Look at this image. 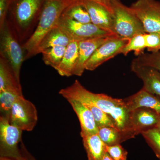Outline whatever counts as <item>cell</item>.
I'll list each match as a JSON object with an SVG mask.
<instances>
[{
	"mask_svg": "<svg viewBox=\"0 0 160 160\" xmlns=\"http://www.w3.org/2000/svg\"><path fill=\"white\" fill-rule=\"evenodd\" d=\"M59 93L66 100L88 102L97 106L109 115L117 129L122 134L124 142L132 138L129 128V113L124 100L114 98L103 93L89 91L76 80L71 86L61 89Z\"/></svg>",
	"mask_w": 160,
	"mask_h": 160,
	"instance_id": "6da1fadb",
	"label": "cell"
},
{
	"mask_svg": "<svg viewBox=\"0 0 160 160\" xmlns=\"http://www.w3.org/2000/svg\"><path fill=\"white\" fill-rule=\"evenodd\" d=\"M46 0H12L7 19L21 43L35 30Z\"/></svg>",
	"mask_w": 160,
	"mask_h": 160,
	"instance_id": "7a4b0ae2",
	"label": "cell"
},
{
	"mask_svg": "<svg viewBox=\"0 0 160 160\" xmlns=\"http://www.w3.org/2000/svg\"><path fill=\"white\" fill-rule=\"evenodd\" d=\"M75 0H46L38 26L29 39L24 43L25 60L36 55L38 46L45 35L55 26L62 13Z\"/></svg>",
	"mask_w": 160,
	"mask_h": 160,
	"instance_id": "3957f363",
	"label": "cell"
},
{
	"mask_svg": "<svg viewBox=\"0 0 160 160\" xmlns=\"http://www.w3.org/2000/svg\"><path fill=\"white\" fill-rule=\"evenodd\" d=\"M20 43L14 30L6 20L0 27V56L8 62L20 82L21 67L25 58V51Z\"/></svg>",
	"mask_w": 160,
	"mask_h": 160,
	"instance_id": "277c9868",
	"label": "cell"
},
{
	"mask_svg": "<svg viewBox=\"0 0 160 160\" xmlns=\"http://www.w3.org/2000/svg\"><path fill=\"white\" fill-rule=\"evenodd\" d=\"M112 7L117 35L129 40L136 35L145 33L142 22L130 7L120 0H112Z\"/></svg>",
	"mask_w": 160,
	"mask_h": 160,
	"instance_id": "5b68a950",
	"label": "cell"
},
{
	"mask_svg": "<svg viewBox=\"0 0 160 160\" xmlns=\"http://www.w3.org/2000/svg\"><path fill=\"white\" fill-rule=\"evenodd\" d=\"M23 130L9 122L8 118L0 117V156L16 160H22L18 148Z\"/></svg>",
	"mask_w": 160,
	"mask_h": 160,
	"instance_id": "8992f818",
	"label": "cell"
},
{
	"mask_svg": "<svg viewBox=\"0 0 160 160\" xmlns=\"http://www.w3.org/2000/svg\"><path fill=\"white\" fill-rule=\"evenodd\" d=\"M129 7L142 22L145 32L160 36V2L137 0Z\"/></svg>",
	"mask_w": 160,
	"mask_h": 160,
	"instance_id": "52a82bcc",
	"label": "cell"
},
{
	"mask_svg": "<svg viewBox=\"0 0 160 160\" xmlns=\"http://www.w3.org/2000/svg\"><path fill=\"white\" fill-rule=\"evenodd\" d=\"M57 26L66 33L71 41H78L114 35L100 29L92 23L84 24L62 15Z\"/></svg>",
	"mask_w": 160,
	"mask_h": 160,
	"instance_id": "ba28073f",
	"label": "cell"
},
{
	"mask_svg": "<svg viewBox=\"0 0 160 160\" xmlns=\"http://www.w3.org/2000/svg\"><path fill=\"white\" fill-rule=\"evenodd\" d=\"M8 119L23 131H31L38 122L37 110L33 103L22 97L12 105Z\"/></svg>",
	"mask_w": 160,
	"mask_h": 160,
	"instance_id": "9c48e42d",
	"label": "cell"
},
{
	"mask_svg": "<svg viewBox=\"0 0 160 160\" xmlns=\"http://www.w3.org/2000/svg\"><path fill=\"white\" fill-rule=\"evenodd\" d=\"M128 41L116 34L109 36L87 61L85 65L86 70L93 71L105 62L122 53Z\"/></svg>",
	"mask_w": 160,
	"mask_h": 160,
	"instance_id": "30bf717a",
	"label": "cell"
},
{
	"mask_svg": "<svg viewBox=\"0 0 160 160\" xmlns=\"http://www.w3.org/2000/svg\"><path fill=\"white\" fill-rule=\"evenodd\" d=\"M160 118V114L149 108H140L130 111L129 128L132 138L143 132L155 128Z\"/></svg>",
	"mask_w": 160,
	"mask_h": 160,
	"instance_id": "8fae6325",
	"label": "cell"
},
{
	"mask_svg": "<svg viewBox=\"0 0 160 160\" xmlns=\"http://www.w3.org/2000/svg\"><path fill=\"white\" fill-rule=\"evenodd\" d=\"M76 1L78 2L88 12L92 24L100 29L116 34L115 32L113 15L106 7L88 0Z\"/></svg>",
	"mask_w": 160,
	"mask_h": 160,
	"instance_id": "7c38bea8",
	"label": "cell"
},
{
	"mask_svg": "<svg viewBox=\"0 0 160 160\" xmlns=\"http://www.w3.org/2000/svg\"><path fill=\"white\" fill-rule=\"evenodd\" d=\"M131 70L142 81L143 88L160 97V72L149 66L142 65L135 59L131 63Z\"/></svg>",
	"mask_w": 160,
	"mask_h": 160,
	"instance_id": "4fadbf2b",
	"label": "cell"
},
{
	"mask_svg": "<svg viewBox=\"0 0 160 160\" xmlns=\"http://www.w3.org/2000/svg\"><path fill=\"white\" fill-rule=\"evenodd\" d=\"M126 108L129 111L140 108L152 109L160 114V98L142 88L135 94L124 99Z\"/></svg>",
	"mask_w": 160,
	"mask_h": 160,
	"instance_id": "5bb4252c",
	"label": "cell"
},
{
	"mask_svg": "<svg viewBox=\"0 0 160 160\" xmlns=\"http://www.w3.org/2000/svg\"><path fill=\"white\" fill-rule=\"evenodd\" d=\"M109 36L93 38L79 42L78 57L73 75L81 76L82 75L86 70L85 65L87 61L98 47L106 42Z\"/></svg>",
	"mask_w": 160,
	"mask_h": 160,
	"instance_id": "9a60e30c",
	"label": "cell"
},
{
	"mask_svg": "<svg viewBox=\"0 0 160 160\" xmlns=\"http://www.w3.org/2000/svg\"><path fill=\"white\" fill-rule=\"evenodd\" d=\"M77 116L81 126V136L98 133V128L90 109L77 100H67Z\"/></svg>",
	"mask_w": 160,
	"mask_h": 160,
	"instance_id": "2e32d148",
	"label": "cell"
},
{
	"mask_svg": "<svg viewBox=\"0 0 160 160\" xmlns=\"http://www.w3.org/2000/svg\"><path fill=\"white\" fill-rule=\"evenodd\" d=\"M79 42L71 41L66 47L62 62L56 70L60 75L66 77L73 75L78 57Z\"/></svg>",
	"mask_w": 160,
	"mask_h": 160,
	"instance_id": "e0dca14e",
	"label": "cell"
},
{
	"mask_svg": "<svg viewBox=\"0 0 160 160\" xmlns=\"http://www.w3.org/2000/svg\"><path fill=\"white\" fill-rule=\"evenodd\" d=\"M68 36L57 26H55L41 40L38 46L36 55L44 49L57 46L67 47L71 42Z\"/></svg>",
	"mask_w": 160,
	"mask_h": 160,
	"instance_id": "ac0fdd59",
	"label": "cell"
},
{
	"mask_svg": "<svg viewBox=\"0 0 160 160\" xmlns=\"http://www.w3.org/2000/svg\"><path fill=\"white\" fill-rule=\"evenodd\" d=\"M88 160H102L106 152V146L98 133L82 136Z\"/></svg>",
	"mask_w": 160,
	"mask_h": 160,
	"instance_id": "d6986e66",
	"label": "cell"
},
{
	"mask_svg": "<svg viewBox=\"0 0 160 160\" xmlns=\"http://www.w3.org/2000/svg\"><path fill=\"white\" fill-rule=\"evenodd\" d=\"M9 89H22V87L9 63L0 56V92Z\"/></svg>",
	"mask_w": 160,
	"mask_h": 160,
	"instance_id": "ffe728a7",
	"label": "cell"
},
{
	"mask_svg": "<svg viewBox=\"0 0 160 160\" xmlns=\"http://www.w3.org/2000/svg\"><path fill=\"white\" fill-rule=\"evenodd\" d=\"M23 96L22 89H6L0 92L1 115L8 118L12 105Z\"/></svg>",
	"mask_w": 160,
	"mask_h": 160,
	"instance_id": "44dd1931",
	"label": "cell"
},
{
	"mask_svg": "<svg viewBox=\"0 0 160 160\" xmlns=\"http://www.w3.org/2000/svg\"><path fill=\"white\" fill-rule=\"evenodd\" d=\"M62 15L79 22L84 24L91 23L88 12L78 1H74L69 5Z\"/></svg>",
	"mask_w": 160,
	"mask_h": 160,
	"instance_id": "7402d4cb",
	"label": "cell"
},
{
	"mask_svg": "<svg viewBox=\"0 0 160 160\" xmlns=\"http://www.w3.org/2000/svg\"><path fill=\"white\" fill-rule=\"evenodd\" d=\"M66 49V46H57L44 49L41 52L43 62L56 70L62 62Z\"/></svg>",
	"mask_w": 160,
	"mask_h": 160,
	"instance_id": "603a6c76",
	"label": "cell"
},
{
	"mask_svg": "<svg viewBox=\"0 0 160 160\" xmlns=\"http://www.w3.org/2000/svg\"><path fill=\"white\" fill-rule=\"evenodd\" d=\"M98 134L106 146L121 144L124 140L122 132L118 129L111 127L98 128Z\"/></svg>",
	"mask_w": 160,
	"mask_h": 160,
	"instance_id": "cb8c5ba5",
	"label": "cell"
},
{
	"mask_svg": "<svg viewBox=\"0 0 160 160\" xmlns=\"http://www.w3.org/2000/svg\"><path fill=\"white\" fill-rule=\"evenodd\" d=\"M145 33H140L129 39L122 51V54L126 56L131 52H134L137 56L144 53L146 48Z\"/></svg>",
	"mask_w": 160,
	"mask_h": 160,
	"instance_id": "d4e9b609",
	"label": "cell"
},
{
	"mask_svg": "<svg viewBox=\"0 0 160 160\" xmlns=\"http://www.w3.org/2000/svg\"><path fill=\"white\" fill-rule=\"evenodd\" d=\"M82 103L85 104L91 111L98 128L102 127H111L117 129L114 122L109 115L91 103L88 102H83Z\"/></svg>",
	"mask_w": 160,
	"mask_h": 160,
	"instance_id": "484cf974",
	"label": "cell"
},
{
	"mask_svg": "<svg viewBox=\"0 0 160 160\" xmlns=\"http://www.w3.org/2000/svg\"><path fill=\"white\" fill-rule=\"evenodd\" d=\"M147 144L152 149L158 158L160 160V132L153 128L142 132Z\"/></svg>",
	"mask_w": 160,
	"mask_h": 160,
	"instance_id": "4316f807",
	"label": "cell"
},
{
	"mask_svg": "<svg viewBox=\"0 0 160 160\" xmlns=\"http://www.w3.org/2000/svg\"><path fill=\"white\" fill-rule=\"evenodd\" d=\"M135 59L142 65L154 68L160 72V51L150 53L144 52Z\"/></svg>",
	"mask_w": 160,
	"mask_h": 160,
	"instance_id": "83f0119b",
	"label": "cell"
},
{
	"mask_svg": "<svg viewBox=\"0 0 160 160\" xmlns=\"http://www.w3.org/2000/svg\"><path fill=\"white\" fill-rule=\"evenodd\" d=\"M106 151L114 160H127L128 152L121 144L106 146Z\"/></svg>",
	"mask_w": 160,
	"mask_h": 160,
	"instance_id": "f1b7e54d",
	"label": "cell"
},
{
	"mask_svg": "<svg viewBox=\"0 0 160 160\" xmlns=\"http://www.w3.org/2000/svg\"><path fill=\"white\" fill-rule=\"evenodd\" d=\"M146 48L151 52L160 51V36L155 33L145 32Z\"/></svg>",
	"mask_w": 160,
	"mask_h": 160,
	"instance_id": "f546056e",
	"label": "cell"
},
{
	"mask_svg": "<svg viewBox=\"0 0 160 160\" xmlns=\"http://www.w3.org/2000/svg\"><path fill=\"white\" fill-rule=\"evenodd\" d=\"M12 1V0H0V27L3 26L7 20Z\"/></svg>",
	"mask_w": 160,
	"mask_h": 160,
	"instance_id": "4dcf8cb0",
	"label": "cell"
},
{
	"mask_svg": "<svg viewBox=\"0 0 160 160\" xmlns=\"http://www.w3.org/2000/svg\"><path fill=\"white\" fill-rule=\"evenodd\" d=\"M75 1H82V0H75ZM88 1H92L104 6L112 14V0H88Z\"/></svg>",
	"mask_w": 160,
	"mask_h": 160,
	"instance_id": "1f68e13d",
	"label": "cell"
},
{
	"mask_svg": "<svg viewBox=\"0 0 160 160\" xmlns=\"http://www.w3.org/2000/svg\"><path fill=\"white\" fill-rule=\"evenodd\" d=\"M102 160H114L110 157L107 152H105L103 155L102 158Z\"/></svg>",
	"mask_w": 160,
	"mask_h": 160,
	"instance_id": "d6a6232c",
	"label": "cell"
},
{
	"mask_svg": "<svg viewBox=\"0 0 160 160\" xmlns=\"http://www.w3.org/2000/svg\"><path fill=\"white\" fill-rule=\"evenodd\" d=\"M155 128H157V129L158 130V131L160 132V118L159 121L158 122Z\"/></svg>",
	"mask_w": 160,
	"mask_h": 160,
	"instance_id": "836d02e7",
	"label": "cell"
},
{
	"mask_svg": "<svg viewBox=\"0 0 160 160\" xmlns=\"http://www.w3.org/2000/svg\"><path fill=\"white\" fill-rule=\"evenodd\" d=\"M0 160H16L14 159H12L9 158H0Z\"/></svg>",
	"mask_w": 160,
	"mask_h": 160,
	"instance_id": "e575fe53",
	"label": "cell"
},
{
	"mask_svg": "<svg viewBox=\"0 0 160 160\" xmlns=\"http://www.w3.org/2000/svg\"><path fill=\"white\" fill-rule=\"evenodd\" d=\"M22 160H26V159H23Z\"/></svg>",
	"mask_w": 160,
	"mask_h": 160,
	"instance_id": "d590c367",
	"label": "cell"
}]
</instances>
